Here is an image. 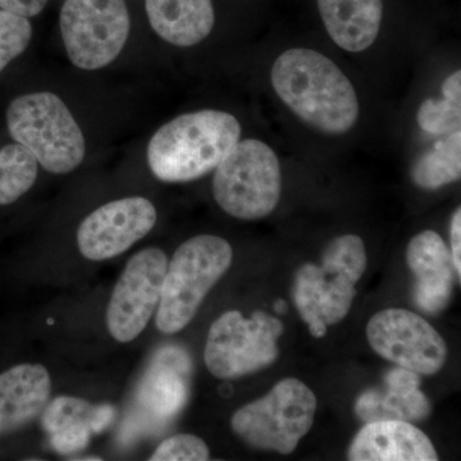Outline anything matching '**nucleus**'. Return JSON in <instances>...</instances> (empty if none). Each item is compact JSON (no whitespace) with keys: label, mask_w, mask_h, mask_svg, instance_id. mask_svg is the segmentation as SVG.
<instances>
[{"label":"nucleus","mask_w":461,"mask_h":461,"mask_svg":"<svg viewBox=\"0 0 461 461\" xmlns=\"http://www.w3.org/2000/svg\"><path fill=\"white\" fill-rule=\"evenodd\" d=\"M366 268V253L359 236L344 235L330 242L321 266L304 264L294 285L300 317L313 338H323L327 327L344 320L357 295L355 285Z\"/></svg>","instance_id":"obj_3"},{"label":"nucleus","mask_w":461,"mask_h":461,"mask_svg":"<svg viewBox=\"0 0 461 461\" xmlns=\"http://www.w3.org/2000/svg\"><path fill=\"white\" fill-rule=\"evenodd\" d=\"M330 38L342 50L360 53L377 41L384 0H317Z\"/></svg>","instance_id":"obj_17"},{"label":"nucleus","mask_w":461,"mask_h":461,"mask_svg":"<svg viewBox=\"0 0 461 461\" xmlns=\"http://www.w3.org/2000/svg\"><path fill=\"white\" fill-rule=\"evenodd\" d=\"M59 25L69 59L86 71L113 62L131 29L124 0H65Z\"/></svg>","instance_id":"obj_9"},{"label":"nucleus","mask_w":461,"mask_h":461,"mask_svg":"<svg viewBox=\"0 0 461 461\" xmlns=\"http://www.w3.org/2000/svg\"><path fill=\"white\" fill-rule=\"evenodd\" d=\"M442 99H429L420 105L417 121L424 131L432 135H450L459 131L461 123V72L446 78Z\"/></svg>","instance_id":"obj_21"},{"label":"nucleus","mask_w":461,"mask_h":461,"mask_svg":"<svg viewBox=\"0 0 461 461\" xmlns=\"http://www.w3.org/2000/svg\"><path fill=\"white\" fill-rule=\"evenodd\" d=\"M90 411V403L74 397H58L45 411L42 423L50 432L68 429L84 423L85 415Z\"/></svg>","instance_id":"obj_24"},{"label":"nucleus","mask_w":461,"mask_h":461,"mask_svg":"<svg viewBox=\"0 0 461 461\" xmlns=\"http://www.w3.org/2000/svg\"><path fill=\"white\" fill-rule=\"evenodd\" d=\"M8 131L45 169L65 175L84 160L85 138L74 114L56 94L20 96L7 111Z\"/></svg>","instance_id":"obj_5"},{"label":"nucleus","mask_w":461,"mask_h":461,"mask_svg":"<svg viewBox=\"0 0 461 461\" xmlns=\"http://www.w3.org/2000/svg\"><path fill=\"white\" fill-rule=\"evenodd\" d=\"M418 373L397 366L384 375L381 390H368L355 403V412L366 423L379 420L420 421L429 417L430 403L420 390Z\"/></svg>","instance_id":"obj_15"},{"label":"nucleus","mask_w":461,"mask_h":461,"mask_svg":"<svg viewBox=\"0 0 461 461\" xmlns=\"http://www.w3.org/2000/svg\"><path fill=\"white\" fill-rule=\"evenodd\" d=\"M281 166L268 145L239 141L215 168V202L239 220H260L275 211L281 198Z\"/></svg>","instance_id":"obj_6"},{"label":"nucleus","mask_w":461,"mask_h":461,"mask_svg":"<svg viewBox=\"0 0 461 461\" xmlns=\"http://www.w3.org/2000/svg\"><path fill=\"white\" fill-rule=\"evenodd\" d=\"M351 461H436L435 447L426 433L405 420L366 423L348 448Z\"/></svg>","instance_id":"obj_14"},{"label":"nucleus","mask_w":461,"mask_h":461,"mask_svg":"<svg viewBox=\"0 0 461 461\" xmlns=\"http://www.w3.org/2000/svg\"><path fill=\"white\" fill-rule=\"evenodd\" d=\"M317 399L295 378L282 379L262 397L239 409L230 420L233 432L248 445L287 455L313 426Z\"/></svg>","instance_id":"obj_7"},{"label":"nucleus","mask_w":461,"mask_h":461,"mask_svg":"<svg viewBox=\"0 0 461 461\" xmlns=\"http://www.w3.org/2000/svg\"><path fill=\"white\" fill-rule=\"evenodd\" d=\"M241 138V126L226 112L182 114L154 133L148 163L158 180L189 182L213 171Z\"/></svg>","instance_id":"obj_2"},{"label":"nucleus","mask_w":461,"mask_h":461,"mask_svg":"<svg viewBox=\"0 0 461 461\" xmlns=\"http://www.w3.org/2000/svg\"><path fill=\"white\" fill-rule=\"evenodd\" d=\"M461 176V132L450 133L445 140L423 154L411 169L417 186L436 190L459 181Z\"/></svg>","instance_id":"obj_19"},{"label":"nucleus","mask_w":461,"mask_h":461,"mask_svg":"<svg viewBox=\"0 0 461 461\" xmlns=\"http://www.w3.org/2000/svg\"><path fill=\"white\" fill-rule=\"evenodd\" d=\"M39 163L20 144L0 149V205L16 202L32 189L38 177Z\"/></svg>","instance_id":"obj_20"},{"label":"nucleus","mask_w":461,"mask_h":461,"mask_svg":"<svg viewBox=\"0 0 461 461\" xmlns=\"http://www.w3.org/2000/svg\"><path fill=\"white\" fill-rule=\"evenodd\" d=\"M51 379L41 364H20L0 375V436L35 420L50 400Z\"/></svg>","instance_id":"obj_16"},{"label":"nucleus","mask_w":461,"mask_h":461,"mask_svg":"<svg viewBox=\"0 0 461 461\" xmlns=\"http://www.w3.org/2000/svg\"><path fill=\"white\" fill-rule=\"evenodd\" d=\"M208 446L194 435H177L167 438L151 455L150 461H205L209 460Z\"/></svg>","instance_id":"obj_23"},{"label":"nucleus","mask_w":461,"mask_h":461,"mask_svg":"<svg viewBox=\"0 0 461 461\" xmlns=\"http://www.w3.org/2000/svg\"><path fill=\"white\" fill-rule=\"evenodd\" d=\"M406 262L415 277L418 308L429 314L444 311L453 296L457 276L444 239L435 230H423L409 242Z\"/></svg>","instance_id":"obj_13"},{"label":"nucleus","mask_w":461,"mask_h":461,"mask_svg":"<svg viewBox=\"0 0 461 461\" xmlns=\"http://www.w3.org/2000/svg\"><path fill=\"white\" fill-rule=\"evenodd\" d=\"M280 320L256 312L250 320L238 311L226 312L212 324L206 339V368L220 379H235L271 366L278 357Z\"/></svg>","instance_id":"obj_8"},{"label":"nucleus","mask_w":461,"mask_h":461,"mask_svg":"<svg viewBox=\"0 0 461 461\" xmlns=\"http://www.w3.org/2000/svg\"><path fill=\"white\" fill-rule=\"evenodd\" d=\"M273 89L291 111L321 132H348L359 117L353 84L330 58L296 48L272 67Z\"/></svg>","instance_id":"obj_1"},{"label":"nucleus","mask_w":461,"mask_h":461,"mask_svg":"<svg viewBox=\"0 0 461 461\" xmlns=\"http://www.w3.org/2000/svg\"><path fill=\"white\" fill-rule=\"evenodd\" d=\"M151 29L176 47H193L208 38L215 14L212 0H145Z\"/></svg>","instance_id":"obj_18"},{"label":"nucleus","mask_w":461,"mask_h":461,"mask_svg":"<svg viewBox=\"0 0 461 461\" xmlns=\"http://www.w3.org/2000/svg\"><path fill=\"white\" fill-rule=\"evenodd\" d=\"M72 460H76V461H78V460H85V461H87V460H102V457H96V456H93V457H83V459H72Z\"/></svg>","instance_id":"obj_28"},{"label":"nucleus","mask_w":461,"mask_h":461,"mask_svg":"<svg viewBox=\"0 0 461 461\" xmlns=\"http://www.w3.org/2000/svg\"><path fill=\"white\" fill-rule=\"evenodd\" d=\"M451 256L455 269H456L457 280L461 278V211L457 209L451 221Z\"/></svg>","instance_id":"obj_26"},{"label":"nucleus","mask_w":461,"mask_h":461,"mask_svg":"<svg viewBox=\"0 0 461 461\" xmlns=\"http://www.w3.org/2000/svg\"><path fill=\"white\" fill-rule=\"evenodd\" d=\"M32 38L29 18L0 9V72L26 50Z\"/></svg>","instance_id":"obj_22"},{"label":"nucleus","mask_w":461,"mask_h":461,"mask_svg":"<svg viewBox=\"0 0 461 461\" xmlns=\"http://www.w3.org/2000/svg\"><path fill=\"white\" fill-rule=\"evenodd\" d=\"M232 248L218 236L187 240L167 267L162 296L157 311L160 332H180L193 321L209 291L232 264Z\"/></svg>","instance_id":"obj_4"},{"label":"nucleus","mask_w":461,"mask_h":461,"mask_svg":"<svg viewBox=\"0 0 461 461\" xmlns=\"http://www.w3.org/2000/svg\"><path fill=\"white\" fill-rule=\"evenodd\" d=\"M168 267L165 251L148 248L127 263L107 309V327L115 341L131 342L148 326L159 305Z\"/></svg>","instance_id":"obj_10"},{"label":"nucleus","mask_w":461,"mask_h":461,"mask_svg":"<svg viewBox=\"0 0 461 461\" xmlns=\"http://www.w3.org/2000/svg\"><path fill=\"white\" fill-rule=\"evenodd\" d=\"M47 3L48 0H0V9L30 18L44 11Z\"/></svg>","instance_id":"obj_25"},{"label":"nucleus","mask_w":461,"mask_h":461,"mask_svg":"<svg viewBox=\"0 0 461 461\" xmlns=\"http://www.w3.org/2000/svg\"><path fill=\"white\" fill-rule=\"evenodd\" d=\"M156 223V206L148 199L114 200L85 218L77 230L78 249L94 262L111 259L145 238Z\"/></svg>","instance_id":"obj_12"},{"label":"nucleus","mask_w":461,"mask_h":461,"mask_svg":"<svg viewBox=\"0 0 461 461\" xmlns=\"http://www.w3.org/2000/svg\"><path fill=\"white\" fill-rule=\"evenodd\" d=\"M273 309H275L276 313L285 314L287 312V303L284 300H277L273 305Z\"/></svg>","instance_id":"obj_27"},{"label":"nucleus","mask_w":461,"mask_h":461,"mask_svg":"<svg viewBox=\"0 0 461 461\" xmlns=\"http://www.w3.org/2000/svg\"><path fill=\"white\" fill-rule=\"evenodd\" d=\"M366 338L375 353L418 375H435L447 359L441 335L420 315L405 309H386L373 315Z\"/></svg>","instance_id":"obj_11"}]
</instances>
